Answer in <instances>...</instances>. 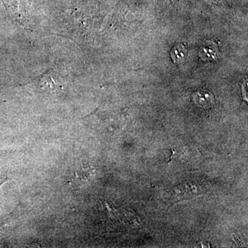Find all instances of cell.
<instances>
[{"instance_id": "1", "label": "cell", "mask_w": 248, "mask_h": 248, "mask_svg": "<svg viewBox=\"0 0 248 248\" xmlns=\"http://www.w3.org/2000/svg\"><path fill=\"white\" fill-rule=\"evenodd\" d=\"M194 102L198 107L203 109L211 108L215 104V97L208 90L200 89L192 94Z\"/></svg>"}, {"instance_id": "3", "label": "cell", "mask_w": 248, "mask_h": 248, "mask_svg": "<svg viewBox=\"0 0 248 248\" xmlns=\"http://www.w3.org/2000/svg\"><path fill=\"white\" fill-rule=\"evenodd\" d=\"M187 47L183 44H178L171 51V58L175 63H181L185 61L187 56Z\"/></svg>"}, {"instance_id": "2", "label": "cell", "mask_w": 248, "mask_h": 248, "mask_svg": "<svg viewBox=\"0 0 248 248\" xmlns=\"http://www.w3.org/2000/svg\"><path fill=\"white\" fill-rule=\"evenodd\" d=\"M218 46L212 41L204 42L200 50V57L203 61H212L218 58Z\"/></svg>"}]
</instances>
